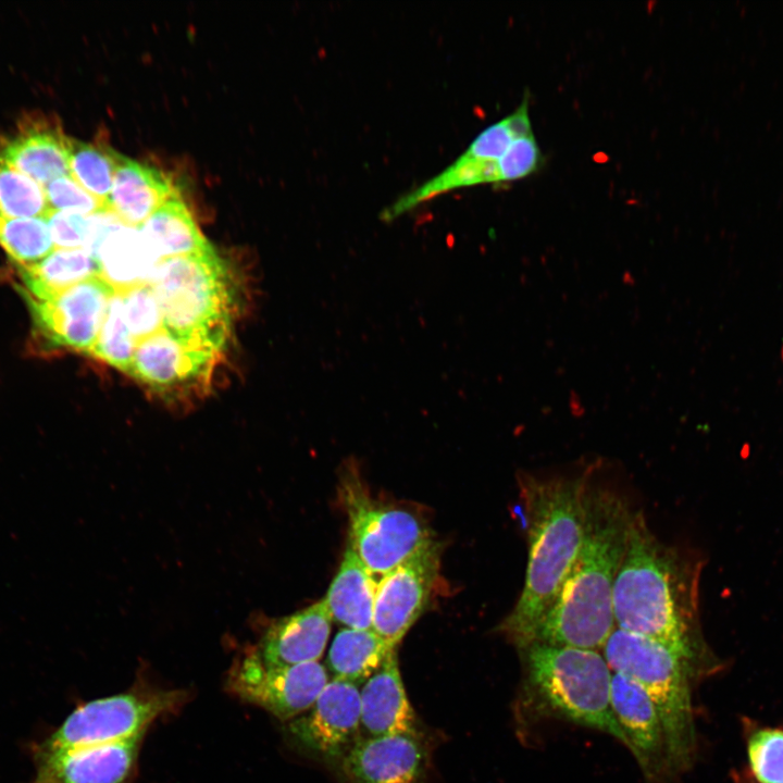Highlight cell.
<instances>
[{"label":"cell","instance_id":"4fadbf2b","mask_svg":"<svg viewBox=\"0 0 783 783\" xmlns=\"http://www.w3.org/2000/svg\"><path fill=\"white\" fill-rule=\"evenodd\" d=\"M611 706L646 783H672L678 776L663 723L651 699L633 679L612 673Z\"/></svg>","mask_w":783,"mask_h":783},{"label":"cell","instance_id":"44dd1931","mask_svg":"<svg viewBox=\"0 0 783 783\" xmlns=\"http://www.w3.org/2000/svg\"><path fill=\"white\" fill-rule=\"evenodd\" d=\"M123 224L111 229L94 253L99 277L114 293L148 284L160 262L139 227Z\"/></svg>","mask_w":783,"mask_h":783},{"label":"cell","instance_id":"e575fe53","mask_svg":"<svg viewBox=\"0 0 783 783\" xmlns=\"http://www.w3.org/2000/svg\"><path fill=\"white\" fill-rule=\"evenodd\" d=\"M514 140L505 119L483 129L461 153L478 161H497Z\"/></svg>","mask_w":783,"mask_h":783},{"label":"cell","instance_id":"52a82bcc","mask_svg":"<svg viewBox=\"0 0 783 783\" xmlns=\"http://www.w3.org/2000/svg\"><path fill=\"white\" fill-rule=\"evenodd\" d=\"M338 494L348 545L377 580L434 540L414 513L373 498L353 461L339 472Z\"/></svg>","mask_w":783,"mask_h":783},{"label":"cell","instance_id":"ac0fdd59","mask_svg":"<svg viewBox=\"0 0 783 783\" xmlns=\"http://www.w3.org/2000/svg\"><path fill=\"white\" fill-rule=\"evenodd\" d=\"M70 137L46 119L24 121L0 142V159L39 185L70 175Z\"/></svg>","mask_w":783,"mask_h":783},{"label":"cell","instance_id":"603a6c76","mask_svg":"<svg viewBox=\"0 0 783 783\" xmlns=\"http://www.w3.org/2000/svg\"><path fill=\"white\" fill-rule=\"evenodd\" d=\"M23 297L46 299L82 282L99 277L96 258L85 248L59 249L30 264H17Z\"/></svg>","mask_w":783,"mask_h":783},{"label":"cell","instance_id":"8fae6325","mask_svg":"<svg viewBox=\"0 0 783 783\" xmlns=\"http://www.w3.org/2000/svg\"><path fill=\"white\" fill-rule=\"evenodd\" d=\"M114 294L94 277L46 299L24 298L42 339L53 347L90 353Z\"/></svg>","mask_w":783,"mask_h":783},{"label":"cell","instance_id":"83f0119b","mask_svg":"<svg viewBox=\"0 0 783 783\" xmlns=\"http://www.w3.org/2000/svg\"><path fill=\"white\" fill-rule=\"evenodd\" d=\"M0 212L12 217H47L44 186L0 159Z\"/></svg>","mask_w":783,"mask_h":783},{"label":"cell","instance_id":"d590c367","mask_svg":"<svg viewBox=\"0 0 783 783\" xmlns=\"http://www.w3.org/2000/svg\"><path fill=\"white\" fill-rule=\"evenodd\" d=\"M505 121L514 139L533 135L526 99Z\"/></svg>","mask_w":783,"mask_h":783},{"label":"cell","instance_id":"8992f818","mask_svg":"<svg viewBox=\"0 0 783 783\" xmlns=\"http://www.w3.org/2000/svg\"><path fill=\"white\" fill-rule=\"evenodd\" d=\"M601 654L613 672L637 682L663 723L674 770L685 771L695 751L692 683L703 672L660 643L616 627Z\"/></svg>","mask_w":783,"mask_h":783},{"label":"cell","instance_id":"d6986e66","mask_svg":"<svg viewBox=\"0 0 783 783\" xmlns=\"http://www.w3.org/2000/svg\"><path fill=\"white\" fill-rule=\"evenodd\" d=\"M331 622L321 599L271 624L254 650L268 667L318 661L326 647Z\"/></svg>","mask_w":783,"mask_h":783},{"label":"cell","instance_id":"e0dca14e","mask_svg":"<svg viewBox=\"0 0 783 783\" xmlns=\"http://www.w3.org/2000/svg\"><path fill=\"white\" fill-rule=\"evenodd\" d=\"M360 730L361 738L419 735L415 712L405 689L396 648L360 688Z\"/></svg>","mask_w":783,"mask_h":783},{"label":"cell","instance_id":"3957f363","mask_svg":"<svg viewBox=\"0 0 783 783\" xmlns=\"http://www.w3.org/2000/svg\"><path fill=\"white\" fill-rule=\"evenodd\" d=\"M591 477L519 478L526 517L527 563L520 597L499 631L515 646L529 643L556 601L582 546Z\"/></svg>","mask_w":783,"mask_h":783},{"label":"cell","instance_id":"cb8c5ba5","mask_svg":"<svg viewBox=\"0 0 783 783\" xmlns=\"http://www.w3.org/2000/svg\"><path fill=\"white\" fill-rule=\"evenodd\" d=\"M138 227L160 261L212 248L179 194L166 200Z\"/></svg>","mask_w":783,"mask_h":783},{"label":"cell","instance_id":"30bf717a","mask_svg":"<svg viewBox=\"0 0 783 783\" xmlns=\"http://www.w3.org/2000/svg\"><path fill=\"white\" fill-rule=\"evenodd\" d=\"M434 539L378 580L372 630L396 647L425 610L439 579Z\"/></svg>","mask_w":783,"mask_h":783},{"label":"cell","instance_id":"277c9868","mask_svg":"<svg viewBox=\"0 0 783 783\" xmlns=\"http://www.w3.org/2000/svg\"><path fill=\"white\" fill-rule=\"evenodd\" d=\"M517 649L522 670L518 701L526 718L593 729L624 745L611 706L613 671L600 650L536 642Z\"/></svg>","mask_w":783,"mask_h":783},{"label":"cell","instance_id":"2e32d148","mask_svg":"<svg viewBox=\"0 0 783 783\" xmlns=\"http://www.w3.org/2000/svg\"><path fill=\"white\" fill-rule=\"evenodd\" d=\"M141 736L34 755L36 774L29 783H127L136 765Z\"/></svg>","mask_w":783,"mask_h":783},{"label":"cell","instance_id":"484cf974","mask_svg":"<svg viewBox=\"0 0 783 783\" xmlns=\"http://www.w3.org/2000/svg\"><path fill=\"white\" fill-rule=\"evenodd\" d=\"M119 153L103 144L70 137V175L108 206Z\"/></svg>","mask_w":783,"mask_h":783},{"label":"cell","instance_id":"5bb4252c","mask_svg":"<svg viewBox=\"0 0 783 783\" xmlns=\"http://www.w3.org/2000/svg\"><path fill=\"white\" fill-rule=\"evenodd\" d=\"M219 358L163 328L137 344L128 373L159 393H181L208 384Z\"/></svg>","mask_w":783,"mask_h":783},{"label":"cell","instance_id":"5b68a950","mask_svg":"<svg viewBox=\"0 0 783 783\" xmlns=\"http://www.w3.org/2000/svg\"><path fill=\"white\" fill-rule=\"evenodd\" d=\"M149 284L164 328L221 356L232 331L233 293L228 270L215 250L160 261Z\"/></svg>","mask_w":783,"mask_h":783},{"label":"cell","instance_id":"4dcf8cb0","mask_svg":"<svg viewBox=\"0 0 783 783\" xmlns=\"http://www.w3.org/2000/svg\"><path fill=\"white\" fill-rule=\"evenodd\" d=\"M748 760L758 783H783V731L760 729L747 745Z\"/></svg>","mask_w":783,"mask_h":783},{"label":"cell","instance_id":"d4e9b609","mask_svg":"<svg viewBox=\"0 0 783 783\" xmlns=\"http://www.w3.org/2000/svg\"><path fill=\"white\" fill-rule=\"evenodd\" d=\"M391 647L372 629H343L334 637L327 664L334 679L359 685L384 662Z\"/></svg>","mask_w":783,"mask_h":783},{"label":"cell","instance_id":"f1b7e54d","mask_svg":"<svg viewBox=\"0 0 783 783\" xmlns=\"http://www.w3.org/2000/svg\"><path fill=\"white\" fill-rule=\"evenodd\" d=\"M137 343L132 336L122 310V298L115 293L110 299L98 339L90 355L128 373Z\"/></svg>","mask_w":783,"mask_h":783},{"label":"cell","instance_id":"7a4b0ae2","mask_svg":"<svg viewBox=\"0 0 783 783\" xmlns=\"http://www.w3.org/2000/svg\"><path fill=\"white\" fill-rule=\"evenodd\" d=\"M634 512L617 493L592 485L589 480L582 546L556 601L529 643L601 651L617 627L613 586Z\"/></svg>","mask_w":783,"mask_h":783},{"label":"cell","instance_id":"9c48e42d","mask_svg":"<svg viewBox=\"0 0 783 783\" xmlns=\"http://www.w3.org/2000/svg\"><path fill=\"white\" fill-rule=\"evenodd\" d=\"M327 683V671L318 661L268 667L254 649L236 661L227 675L231 693L287 722L307 711Z\"/></svg>","mask_w":783,"mask_h":783},{"label":"cell","instance_id":"7402d4cb","mask_svg":"<svg viewBox=\"0 0 783 783\" xmlns=\"http://www.w3.org/2000/svg\"><path fill=\"white\" fill-rule=\"evenodd\" d=\"M377 583L348 545L339 570L322 599L331 620L347 629H372Z\"/></svg>","mask_w":783,"mask_h":783},{"label":"cell","instance_id":"ba28073f","mask_svg":"<svg viewBox=\"0 0 783 783\" xmlns=\"http://www.w3.org/2000/svg\"><path fill=\"white\" fill-rule=\"evenodd\" d=\"M185 698L181 691H132L78 706L34 749V755L127 741L142 735L159 717Z\"/></svg>","mask_w":783,"mask_h":783},{"label":"cell","instance_id":"d6a6232c","mask_svg":"<svg viewBox=\"0 0 783 783\" xmlns=\"http://www.w3.org/2000/svg\"><path fill=\"white\" fill-rule=\"evenodd\" d=\"M540 152L534 136L514 139L497 160L499 181L510 182L533 173L539 164Z\"/></svg>","mask_w":783,"mask_h":783},{"label":"cell","instance_id":"f546056e","mask_svg":"<svg viewBox=\"0 0 783 783\" xmlns=\"http://www.w3.org/2000/svg\"><path fill=\"white\" fill-rule=\"evenodd\" d=\"M119 294L126 325L137 344L164 328L162 311L149 283Z\"/></svg>","mask_w":783,"mask_h":783},{"label":"cell","instance_id":"6da1fadb","mask_svg":"<svg viewBox=\"0 0 783 783\" xmlns=\"http://www.w3.org/2000/svg\"><path fill=\"white\" fill-rule=\"evenodd\" d=\"M701 568V559L659 540L636 511L612 604L617 627L660 643L704 674L717 661L699 623Z\"/></svg>","mask_w":783,"mask_h":783},{"label":"cell","instance_id":"836d02e7","mask_svg":"<svg viewBox=\"0 0 783 783\" xmlns=\"http://www.w3.org/2000/svg\"><path fill=\"white\" fill-rule=\"evenodd\" d=\"M53 245L59 249L84 248L89 233V215L51 211L46 217Z\"/></svg>","mask_w":783,"mask_h":783},{"label":"cell","instance_id":"1f68e13d","mask_svg":"<svg viewBox=\"0 0 783 783\" xmlns=\"http://www.w3.org/2000/svg\"><path fill=\"white\" fill-rule=\"evenodd\" d=\"M44 190L51 211H69L83 215L109 211L105 202L88 192L71 176H61L49 182L44 186Z\"/></svg>","mask_w":783,"mask_h":783},{"label":"cell","instance_id":"4316f807","mask_svg":"<svg viewBox=\"0 0 783 783\" xmlns=\"http://www.w3.org/2000/svg\"><path fill=\"white\" fill-rule=\"evenodd\" d=\"M0 246L17 264L40 261L53 251L46 217H12L0 212Z\"/></svg>","mask_w":783,"mask_h":783},{"label":"cell","instance_id":"9a60e30c","mask_svg":"<svg viewBox=\"0 0 783 783\" xmlns=\"http://www.w3.org/2000/svg\"><path fill=\"white\" fill-rule=\"evenodd\" d=\"M339 766L348 783H425L428 754L419 735L360 738Z\"/></svg>","mask_w":783,"mask_h":783},{"label":"cell","instance_id":"ffe728a7","mask_svg":"<svg viewBox=\"0 0 783 783\" xmlns=\"http://www.w3.org/2000/svg\"><path fill=\"white\" fill-rule=\"evenodd\" d=\"M177 194L163 171L119 153L108 208L124 224L140 226Z\"/></svg>","mask_w":783,"mask_h":783},{"label":"cell","instance_id":"7c38bea8","mask_svg":"<svg viewBox=\"0 0 783 783\" xmlns=\"http://www.w3.org/2000/svg\"><path fill=\"white\" fill-rule=\"evenodd\" d=\"M359 685L333 679L315 703L287 724L291 743L324 762H340L361 738Z\"/></svg>","mask_w":783,"mask_h":783}]
</instances>
